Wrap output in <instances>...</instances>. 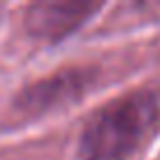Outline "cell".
<instances>
[{"label":"cell","mask_w":160,"mask_h":160,"mask_svg":"<svg viewBox=\"0 0 160 160\" xmlns=\"http://www.w3.org/2000/svg\"><path fill=\"white\" fill-rule=\"evenodd\" d=\"M160 132V82L137 87L90 115L80 134L82 160H137Z\"/></svg>","instance_id":"6da1fadb"},{"label":"cell","mask_w":160,"mask_h":160,"mask_svg":"<svg viewBox=\"0 0 160 160\" xmlns=\"http://www.w3.org/2000/svg\"><path fill=\"white\" fill-rule=\"evenodd\" d=\"M99 10L97 2H35L26 12V26L40 40H61Z\"/></svg>","instance_id":"7a4b0ae2"},{"label":"cell","mask_w":160,"mask_h":160,"mask_svg":"<svg viewBox=\"0 0 160 160\" xmlns=\"http://www.w3.org/2000/svg\"><path fill=\"white\" fill-rule=\"evenodd\" d=\"M80 80L75 75H64V78H52V80H42L35 87H31L28 92H24V104H35V106H47L54 99H59L61 94H73L78 92Z\"/></svg>","instance_id":"3957f363"}]
</instances>
